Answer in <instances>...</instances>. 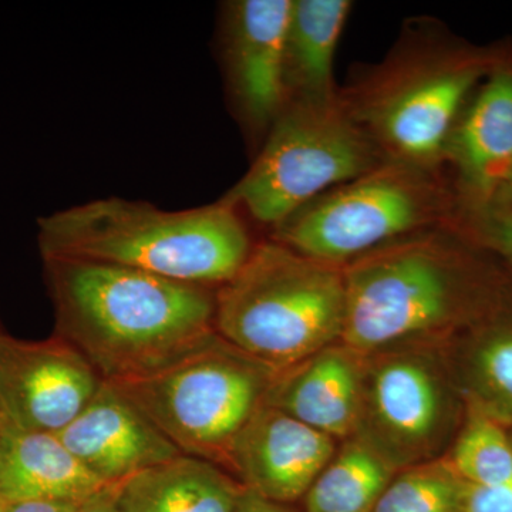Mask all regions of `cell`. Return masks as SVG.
I'll list each match as a JSON object with an SVG mask.
<instances>
[{
	"mask_svg": "<svg viewBox=\"0 0 512 512\" xmlns=\"http://www.w3.org/2000/svg\"><path fill=\"white\" fill-rule=\"evenodd\" d=\"M430 171L386 160L275 227L274 241L335 265L430 227L446 214Z\"/></svg>",
	"mask_w": 512,
	"mask_h": 512,
	"instance_id": "cell-7",
	"label": "cell"
},
{
	"mask_svg": "<svg viewBox=\"0 0 512 512\" xmlns=\"http://www.w3.org/2000/svg\"><path fill=\"white\" fill-rule=\"evenodd\" d=\"M101 379L76 348L53 338L29 342L0 332V399L5 427L60 433L99 392Z\"/></svg>",
	"mask_w": 512,
	"mask_h": 512,
	"instance_id": "cell-9",
	"label": "cell"
},
{
	"mask_svg": "<svg viewBox=\"0 0 512 512\" xmlns=\"http://www.w3.org/2000/svg\"><path fill=\"white\" fill-rule=\"evenodd\" d=\"M57 338L104 382L156 372L215 332L212 288L72 258H43Z\"/></svg>",
	"mask_w": 512,
	"mask_h": 512,
	"instance_id": "cell-1",
	"label": "cell"
},
{
	"mask_svg": "<svg viewBox=\"0 0 512 512\" xmlns=\"http://www.w3.org/2000/svg\"><path fill=\"white\" fill-rule=\"evenodd\" d=\"M293 0H244L229 19V69L242 111L255 126L274 123L288 96Z\"/></svg>",
	"mask_w": 512,
	"mask_h": 512,
	"instance_id": "cell-13",
	"label": "cell"
},
{
	"mask_svg": "<svg viewBox=\"0 0 512 512\" xmlns=\"http://www.w3.org/2000/svg\"><path fill=\"white\" fill-rule=\"evenodd\" d=\"M397 470L362 437L333 454L303 497L306 512H373Z\"/></svg>",
	"mask_w": 512,
	"mask_h": 512,
	"instance_id": "cell-19",
	"label": "cell"
},
{
	"mask_svg": "<svg viewBox=\"0 0 512 512\" xmlns=\"http://www.w3.org/2000/svg\"><path fill=\"white\" fill-rule=\"evenodd\" d=\"M43 258L127 266L212 288L238 274L252 252L244 222L224 201L183 211L104 198L40 218Z\"/></svg>",
	"mask_w": 512,
	"mask_h": 512,
	"instance_id": "cell-2",
	"label": "cell"
},
{
	"mask_svg": "<svg viewBox=\"0 0 512 512\" xmlns=\"http://www.w3.org/2000/svg\"><path fill=\"white\" fill-rule=\"evenodd\" d=\"M468 210L495 200L512 174V67H494L463 111L447 148Z\"/></svg>",
	"mask_w": 512,
	"mask_h": 512,
	"instance_id": "cell-15",
	"label": "cell"
},
{
	"mask_svg": "<svg viewBox=\"0 0 512 512\" xmlns=\"http://www.w3.org/2000/svg\"><path fill=\"white\" fill-rule=\"evenodd\" d=\"M460 512H512V477L494 485L468 484Z\"/></svg>",
	"mask_w": 512,
	"mask_h": 512,
	"instance_id": "cell-24",
	"label": "cell"
},
{
	"mask_svg": "<svg viewBox=\"0 0 512 512\" xmlns=\"http://www.w3.org/2000/svg\"><path fill=\"white\" fill-rule=\"evenodd\" d=\"M473 403L504 424L512 420V330L488 336L471 360Z\"/></svg>",
	"mask_w": 512,
	"mask_h": 512,
	"instance_id": "cell-22",
	"label": "cell"
},
{
	"mask_svg": "<svg viewBox=\"0 0 512 512\" xmlns=\"http://www.w3.org/2000/svg\"><path fill=\"white\" fill-rule=\"evenodd\" d=\"M446 419L444 384L426 360L389 356L365 369L355 436L375 447L397 471L429 456Z\"/></svg>",
	"mask_w": 512,
	"mask_h": 512,
	"instance_id": "cell-10",
	"label": "cell"
},
{
	"mask_svg": "<svg viewBox=\"0 0 512 512\" xmlns=\"http://www.w3.org/2000/svg\"><path fill=\"white\" fill-rule=\"evenodd\" d=\"M340 343L360 356L447 328L476 303L457 254L434 238L399 239L345 265Z\"/></svg>",
	"mask_w": 512,
	"mask_h": 512,
	"instance_id": "cell-4",
	"label": "cell"
},
{
	"mask_svg": "<svg viewBox=\"0 0 512 512\" xmlns=\"http://www.w3.org/2000/svg\"><path fill=\"white\" fill-rule=\"evenodd\" d=\"M107 485L74 457L57 434L0 429V494L10 504L84 503Z\"/></svg>",
	"mask_w": 512,
	"mask_h": 512,
	"instance_id": "cell-16",
	"label": "cell"
},
{
	"mask_svg": "<svg viewBox=\"0 0 512 512\" xmlns=\"http://www.w3.org/2000/svg\"><path fill=\"white\" fill-rule=\"evenodd\" d=\"M2 328H0V332H2ZM3 426H5V414H3V407H2V399H0V429H3Z\"/></svg>",
	"mask_w": 512,
	"mask_h": 512,
	"instance_id": "cell-30",
	"label": "cell"
},
{
	"mask_svg": "<svg viewBox=\"0 0 512 512\" xmlns=\"http://www.w3.org/2000/svg\"><path fill=\"white\" fill-rule=\"evenodd\" d=\"M451 467L470 485H494L512 477V440L503 423L471 403L451 457Z\"/></svg>",
	"mask_w": 512,
	"mask_h": 512,
	"instance_id": "cell-21",
	"label": "cell"
},
{
	"mask_svg": "<svg viewBox=\"0 0 512 512\" xmlns=\"http://www.w3.org/2000/svg\"><path fill=\"white\" fill-rule=\"evenodd\" d=\"M333 454L332 437L262 404L229 448L225 470L242 487L291 504L305 497Z\"/></svg>",
	"mask_w": 512,
	"mask_h": 512,
	"instance_id": "cell-11",
	"label": "cell"
},
{
	"mask_svg": "<svg viewBox=\"0 0 512 512\" xmlns=\"http://www.w3.org/2000/svg\"><path fill=\"white\" fill-rule=\"evenodd\" d=\"M57 436L94 477L109 485L183 456L156 424L109 382L101 384L83 412Z\"/></svg>",
	"mask_w": 512,
	"mask_h": 512,
	"instance_id": "cell-12",
	"label": "cell"
},
{
	"mask_svg": "<svg viewBox=\"0 0 512 512\" xmlns=\"http://www.w3.org/2000/svg\"><path fill=\"white\" fill-rule=\"evenodd\" d=\"M241 490L224 468L183 454L117 483V511L232 512Z\"/></svg>",
	"mask_w": 512,
	"mask_h": 512,
	"instance_id": "cell-17",
	"label": "cell"
},
{
	"mask_svg": "<svg viewBox=\"0 0 512 512\" xmlns=\"http://www.w3.org/2000/svg\"><path fill=\"white\" fill-rule=\"evenodd\" d=\"M232 512H296L288 504L275 503L255 491L242 487Z\"/></svg>",
	"mask_w": 512,
	"mask_h": 512,
	"instance_id": "cell-25",
	"label": "cell"
},
{
	"mask_svg": "<svg viewBox=\"0 0 512 512\" xmlns=\"http://www.w3.org/2000/svg\"><path fill=\"white\" fill-rule=\"evenodd\" d=\"M379 148L338 99H296L272 123L248 173L222 198L279 224L323 194L382 164Z\"/></svg>",
	"mask_w": 512,
	"mask_h": 512,
	"instance_id": "cell-6",
	"label": "cell"
},
{
	"mask_svg": "<svg viewBox=\"0 0 512 512\" xmlns=\"http://www.w3.org/2000/svg\"><path fill=\"white\" fill-rule=\"evenodd\" d=\"M77 512H119L117 511V484L104 487L99 493L84 501Z\"/></svg>",
	"mask_w": 512,
	"mask_h": 512,
	"instance_id": "cell-27",
	"label": "cell"
},
{
	"mask_svg": "<svg viewBox=\"0 0 512 512\" xmlns=\"http://www.w3.org/2000/svg\"><path fill=\"white\" fill-rule=\"evenodd\" d=\"M503 192L512 201V174H511L510 180H508L507 185H505Z\"/></svg>",
	"mask_w": 512,
	"mask_h": 512,
	"instance_id": "cell-29",
	"label": "cell"
},
{
	"mask_svg": "<svg viewBox=\"0 0 512 512\" xmlns=\"http://www.w3.org/2000/svg\"><path fill=\"white\" fill-rule=\"evenodd\" d=\"M467 488L450 461H421L393 477L373 512H460Z\"/></svg>",
	"mask_w": 512,
	"mask_h": 512,
	"instance_id": "cell-20",
	"label": "cell"
},
{
	"mask_svg": "<svg viewBox=\"0 0 512 512\" xmlns=\"http://www.w3.org/2000/svg\"><path fill=\"white\" fill-rule=\"evenodd\" d=\"M365 357L342 343L276 372L264 404L333 440L355 436L363 403Z\"/></svg>",
	"mask_w": 512,
	"mask_h": 512,
	"instance_id": "cell-14",
	"label": "cell"
},
{
	"mask_svg": "<svg viewBox=\"0 0 512 512\" xmlns=\"http://www.w3.org/2000/svg\"><path fill=\"white\" fill-rule=\"evenodd\" d=\"M490 72V62L477 55L424 57L348 109L390 161L431 171L446 157L468 97Z\"/></svg>",
	"mask_w": 512,
	"mask_h": 512,
	"instance_id": "cell-8",
	"label": "cell"
},
{
	"mask_svg": "<svg viewBox=\"0 0 512 512\" xmlns=\"http://www.w3.org/2000/svg\"><path fill=\"white\" fill-rule=\"evenodd\" d=\"M80 505L70 501H22L10 504L8 512H77Z\"/></svg>",
	"mask_w": 512,
	"mask_h": 512,
	"instance_id": "cell-26",
	"label": "cell"
},
{
	"mask_svg": "<svg viewBox=\"0 0 512 512\" xmlns=\"http://www.w3.org/2000/svg\"><path fill=\"white\" fill-rule=\"evenodd\" d=\"M470 212L471 228L481 242L512 265V201L504 192Z\"/></svg>",
	"mask_w": 512,
	"mask_h": 512,
	"instance_id": "cell-23",
	"label": "cell"
},
{
	"mask_svg": "<svg viewBox=\"0 0 512 512\" xmlns=\"http://www.w3.org/2000/svg\"><path fill=\"white\" fill-rule=\"evenodd\" d=\"M10 507V503L8 500H6L5 497H3L2 494H0V512H8Z\"/></svg>",
	"mask_w": 512,
	"mask_h": 512,
	"instance_id": "cell-28",
	"label": "cell"
},
{
	"mask_svg": "<svg viewBox=\"0 0 512 512\" xmlns=\"http://www.w3.org/2000/svg\"><path fill=\"white\" fill-rule=\"evenodd\" d=\"M350 9L348 0H293L288 89L298 92L296 99H335L333 64Z\"/></svg>",
	"mask_w": 512,
	"mask_h": 512,
	"instance_id": "cell-18",
	"label": "cell"
},
{
	"mask_svg": "<svg viewBox=\"0 0 512 512\" xmlns=\"http://www.w3.org/2000/svg\"><path fill=\"white\" fill-rule=\"evenodd\" d=\"M275 373L214 332L156 372L111 384L181 454L225 470L229 448L264 404Z\"/></svg>",
	"mask_w": 512,
	"mask_h": 512,
	"instance_id": "cell-5",
	"label": "cell"
},
{
	"mask_svg": "<svg viewBox=\"0 0 512 512\" xmlns=\"http://www.w3.org/2000/svg\"><path fill=\"white\" fill-rule=\"evenodd\" d=\"M345 295V266L272 241L252 249L215 295V332L281 372L340 343Z\"/></svg>",
	"mask_w": 512,
	"mask_h": 512,
	"instance_id": "cell-3",
	"label": "cell"
}]
</instances>
